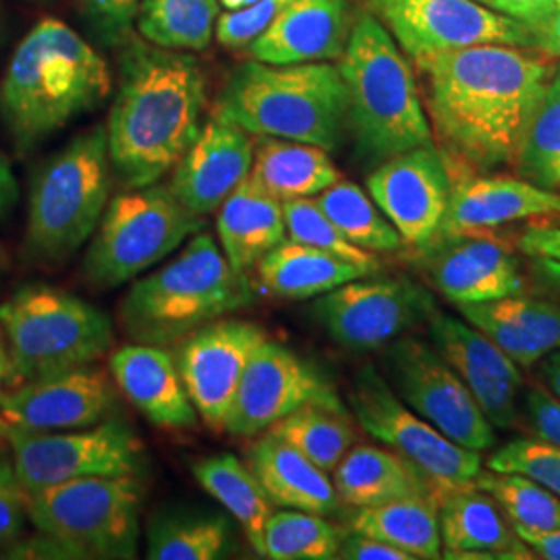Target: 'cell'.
I'll return each mask as SVG.
<instances>
[{"mask_svg":"<svg viewBox=\"0 0 560 560\" xmlns=\"http://www.w3.org/2000/svg\"><path fill=\"white\" fill-rule=\"evenodd\" d=\"M221 0H140L136 25L143 40L166 50H203L214 38Z\"/></svg>","mask_w":560,"mask_h":560,"instance_id":"8d00e7d4","label":"cell"},{"mask_svg":"<svg viewBox=\"0 0 560 560\" xmlns=\"http://www.w3.org/2000/svg\"><path fill=\"white\" fill-rule=\"evenodd\" d=\"M332 483L339 501L353 509L421 494L436 497L434 486L411 463L390 448L372 444L351 446L335 467Z\"/></svg>","mask_w":560,"mask_h":560,"instance_id":"f546056e","label":"cell"},{"mask_svg":"<svg viewBox=\"0 0 560 560\" xmlns=\"http://www.w3.org/2000/svg\"><path fill=\"white\" fill-rule=\"evenodd\" d=\"M365 185L407 247L418 249L441 233L451 201V173L434 141L381 162Z\"/></svg>","mask_w":560,"mask_h":560,"instance_id":"d6986e66","label":"cell"},{"mask_svg":"<svg viewBox=\"0 0 560 560\" xmlns=\"http://www.w3.org/2000/svg\"><path fill=\"white\" fill-rule=\"evenodd\" d=\"M25 515V490L13 460L0 459V544L20 536Z\"/></svg>","mask_w":560,"mask_h":560,"instance_id":"bcb514c9","label":"cell"},{"mask_svg":"<svg viewBox=\"0 0 560 560\" xmlns=\"http://www.w3.org/2000/svg\"><path fill=\"white\" fill-rule=\"evenodd\" d=\"M515 534L527 544L534 559L560 560V527L555 529H525L515 527Z\"/></svg>","mask_w":560,"mask_h":560,"instance_id":"f5cc1de1","label":"cell"},{"mask_svg":"<svg viewBox=\"0 0 560 560\" xmlns=\"http://www.w3.org/2000/svg\"><path fill=\"white\" fill-rule=\"evenodd\" d=\"M117 384L94 365L0 393V436L96 425L117 407Z\"/></svg>","mask_w":560,"mask_h":560,"instance_id":"e0dca14e","label":"cell"},{"mask_svg":"<svg viewBox=\"0 0 560 560\" xmlns=\"http://www.w3.org/2000/svg\"><path fill=\"white\" fill-rule=\"evenodd\" d=\"M4 439L25 494L81 478L138 476L143 467V442L120 420L60 432H18Z\"/></svg>","mask_w":560,"mask_h":560,"instance_id":"7c38bea8","label":"cell"},{"mask_svg":"<svg viewBox=\"0 0 560 560\" xmlns=\"http://www.w3.org/2000/svg\"><path fill=\"white\" fill-rule=\"evenodd\" d=\"M525 416L538 439L560 446V399L548 388H529L525 393Z\"/></svg>","mask_w":560,"mask_h":560,"instance_id":"7dc6e473","label":"cell"},{"mask_svg":"<svg viewBox=\"0 0 560 560\" xmlns=\"http://www.w3.org/2000/svg\"><path fill=\"white\" fill-rule=\"evenodd\" d=\"M349 405L361 428L376 441L411 463L434 486L436 499L444 490L474 483L481 471V455L446 439L397 397L374 365L358 370Z\"/></svg>","mask_w":560,"mask_h":560,"instance_id":"8fae6325","label":"cell"},{"mask_svg":"<svg viewBox=\"0 0 560 560\" xmlns=\"http://www.w3.org/2000/svg\"><path fill=\"white\" fill-rule=\"evenodd\" d=\"M252 133L233 120L212 115L175 166L171 191L191 212L206 217L221 208L245 179L254 162Z\"/></svg>","mask_w":560,"mask_h":560,"instance_id":"7402d4cb","label":"cell"},{"mask_svg":"<svg viewBox=\"0 0 560 560\" xmlns=\"http://www.w3.org/2000/svg\"><path fill=\"white\" fill-rule=\"evenodd\" d=\"M214 115L252 136L314 143L335 150L347 125V88L328 60L243 62L229 78Z\"/></svg>","mask_w":560,"mask_h":560,"instance_id":"5b68a950","label":"cell"},{"mask_svg":"<svg viewBox=\"0 0 560 560\" xmlns=\"http://www.w3.org/2000/svg\"><path fill=\"white\" fill-rule=\"evenodd\" d=\"M217 233L231 268L247 275L270 249L287 240L282 201L266 194L247 175L222 201Z\"/></svg>","mask_w":560,"mask_h":560,"instance_id":"f1b7e54d","label":"cell"},{"mask_svg":"<svg viewBox=\"0 0 560 560\" xmlns=\"http://www.w3.org/2000/svg\"><path fill=\"white\" fill-rule=\"evenodd\" d=\"M106 138L127 187L154 185L177 166L203 127L206 73L200 60L127 36Z\"/></svg>","mask_w":560,"mask_h":560,"instance_id":"7a4b0ae2","label":"cell"},{"mask_svg":"<svg viewBox=\"0 0 560 560\" xmlns=\"http://www.w3.org/2000/svg\"><path fill=\"white\" fill-rule=\"evenodd\" d=\"M513 168L521 179L560 191V71L548 81L525 127Z\"/></svg>","mask_w":560,"mask_h":560,"instance_id":"f35d334b","label":"cell"},{"mask_svg":"<svg viewBox=\"0 0 560 560\" xmlns=\"http://www.w3.org/2000/svg\"><path fill=\"white\" fill-rule=\"evenodd\" d=\"M559 71H560V65H559Z\"/></svg>","mask_w":560,"mask_h":560,"instance_id":"be15d7a7","label":"cell"},{"mask_svg":"<svg viewBox=\"0 0 560 560\" xmlns=\"http://www.w3.org/2000/svg\"><path fill=\"white\" fill-rule=\"evenodd\" d=\"M423 106L444 159L467 171L513 166L521 138L555 75L532 48L478 44L416 57Z\"/></svg>","mask_w":560,"mask_h":560,"instance_id":"6da1fadb","label":"cell"},{"mask_svg":"<svg viewBox=\"0 0 560 560\" xmlns=\"http://www.w3.org/2000/svg\"><path fill=\"white\" fill-rule=\"evenodd\" d=\"M550 221L557 222V224H560V217H559V219H550Z\"/></svg>","mask_w":560,"mask_h":560,"instance_id":"6125c7cd","label":"cell"},{"mask_svg":"<svg viewBox=\"0 0 560 560\" xmlns=\"http://www.w3.org/2000/svg\"><path fill=\"white\" fill-rule=\"evenodd\" d=\"M517 247L529 258L560 261V224L544 221L525 226L517 237Z\"/></svg>","mask_w":560,"mask_h":560,"instance_id":"681fc988","label":"cell"},{"mask_svg":"<svg viewBox=\"0 0 560 560\" xmlns=\"http://www.w3.org/2000/svg\"><path fill=\"white\" fill-rule=\"evenodd\" d=\"M552 7H560V0H552ZM552 7H550V9H552Z\"/></svg>","mask_w":560,"mask_h":560,"instance_id":"94428289","label":"cell"},{"mask_svg":"<svg viewBox=\"0 0 560 560\" xmlns=\"http://www.w3.org/2000/svg\"><path fill=\"white\" fill-rule=\"evenodd\" d=\"M337 67L347 88V125L361 159L384 162L434 141L413 67L370 11L353 20Z\"/></svg>","mask_w":560,"mask_h":560,"instance_id":"277c9868","label":"cell"},{"mask_svg":"<svg viewBox=\"0 0 560 560\" xmlns=\"http://www.w3.org/2000/svg\"><path fill=\"white\" fill-rule=\"evenodd\" d=\"M18 201V180L9 161L0 154V217L7 214Z\"/></svg>","mask_w":560,"mask_h":560,"instance_id":"11a10c76","label":"cell"},{"mask_svg":"<svg viewBox=\"0 0 560 560\" xmlns=\"http://www.w3.org/2000/svg\"><path fill=\"white\" fill-rule=\"evenodd\" d=\"M106 127L96 125L42 164L32 183L25 249L34 260H69L98 229L110 196Z\"/></svg>","mask_w":560,"mask_h":560,"instance_id":"52a82bcc","label":"cell"},{"mask_svg":"<svg viewBox=\"0 0 560 560\" xmlns=\"http://www.w3.org/2000/svg\"><path fill=\"white\" fill-rule=\"evenodd\" d=\"M432 284L455 305L520 295V258L504 241L486 231H441L418 247Z\"/></svg>","mask_w":560,"mask_h":560,"instance_id":"ffe728a7","label":"cell"},{"mask_svg":"<svg viewBox=\"0 0 560 560\" xmlns=\"http://www.w3.org/2000/svg\"><path fill=\"white\" fill-rule=\"evenodd\" d=\"M261 434L247 451V465L272 504L322 517L337 513L339 494L328 474L272 432Z\"/></svg>","mask_w":560,"mask_h":560,"instance_id":"83f0119b","label":"cell"},{"mask_svg":"<svg viewBox=\"0 0 560 560\" xmlns=\"http://www.w3.org/2000/svg\"><path fill=\"white\" fill-rule=\"evenodd\" d=\"M532 270L536 277L559 298L560 301V261L550 258H532Z\"/></svg>","mask_w":560,"mask_h":560,"instance_id":"9f6ffc18","label":"cell"},{"mask_svg":"<svg viewBox=\"0 0 560 560\" xmlns=\"http://www.w3.org/2000/svg\"><path fill=\"white\" fill-rule=\"evenodd\" d=\"M233 523L219 511L175 506L154 515L148 527L150 560H219L231 555Z\"/></svg>","mask_w":560,"mask_h":560,"instance_id":"d6a6232c","label":"cell"},{"mask_svg":"<svg viewBox=\"0 0 560 560\" xmlns=\"http://www.w3.org/2000/svg\"><path fill=\"white\" fill-rule=\"evenodd\" d=\"M284 224H287V237L300 241L305 245L318 247L328 254H335L339 258L353 261L361 266L368 275H376L381 270V261L374 258V254L363 252L351 241L345 240V235L335 226L316 200L312 198H298V200L282 201Z\"/></svg>","mask_w":560,"mask_h":560,"instance_id":"b9f144b4","label":"cell"},{"mask_svg":"<svg viewBox=\"0 0 560 560\" xmlns=\"http://www.w3.org/2000/svg\"><path fill=\"white\" fill-rule=\"evenodd\" d=\"M345 532L316 513L272 511L264 527L261 559L332 560L339 557Z\"/></svg>","mask_w":560,"mask_h":560,"instance_id":"ab89813d","label":"cell"},{"mask_svg":"<svg viewBox=\"0 0 560 560\" xmlns=\"http://www.w3.org/2000/svg\"><path fill=\"white\" fill-rule=\"evenodd\" d=\"M0 342H2V340H0Z\"/></svg>","mask_w":560,"mask_h":560,"instance_id":"e7e4bbea","label":"cell"},{"mask_svg":"<svg viewBox=\"0 0 560 560\" xmlns=\"http://www.w3.org/2000/svg\"><path fill=\"white\" fill-rule=\"evenodd\" d=\"M249 179L280 201L314 198L340 180L328 150L314 143L261 138L254 148Z\"/></svg>","mask_w":560,"mask_h":560,"instance_id":"1f68e13d","label":"cell"},{"mask_svg":"<svg viewBox=\"0 0 560 560\" xmlns=\"http://www.w3.org/2000/svg\"><path fill=\"white\" fill-rule=\"evenodd\" d=\"M280 441L291 444L303 457L332 474L358 439L347 409L307 402L268 428Z\"/></svg>","mask_w":560,"mask_h":560,"instance_id":"d590c367","label":"cell"},{"mask_svg":"<svg viewBox=\"0 0 560 560\" xmlns=\"http://www.w3.org/2000/svg\"><path fill=\"white\" fill-rule=\"evenodd\" d=\"M363 2L409 59L478 44H506L536 50V38L527 23L486 9L476 0Z\"/></svg>","mask_w":560,"mask_h":560,"instance_id":"9a60e30c","label":"cell"},{"mask_svg":"<svg viewBox=\"0 0 560 560\" xmlns=\"http://www.w3.org/2000/svg\"><path fill=\"white\" fill-rule=\"evenodd\" d=\"M463 320L476 326L521 370L536 368L560 349V305L536 298H502L486 303H459Z\"/></svg>","mask_w":560,"mask_h":560,"instance_id":"4316f807","label":"cell"},{"mask_svg":"<svg viewBox=\"0 0 560 560\" xmlns=\"http://www.w3.org/2000/svg\"><path fill=\"white\" fill-rule=\"evenodd\" d=\"M527 25L534 32L536 50L550 59H560V7L548 9Z\"/></svg>","mask_w":560,"mask_h":560,"instance_id":"816d5d0a","label":"cell"},{"mask_svg":"<svg viewBox=\"0 0 560 560\" xmlns=\"http://www.w3.org/2000/svg\"><path fill=\"white\" fill-rule=\"evenodd\" d=\"M428 328L434 349L469 388L486 420L501 430L515 428L525 386L520 365L476 326L439 307L430 314Z\"/></svg>","mask_w":560,"mask_h":560,"instance_id":"44dd1931","label":"cell"},{"mask_svg":"<svg viewBox=\"0 0 560 560\" xmlns=\"http://www.w3.org/2000/svg\"><path fill=\"white\" fill-rule=\"evenodd\" d=\"M451 173V201L441 231H490L509 222L559 219L560 191L511 175Z\"/></svg>","mask_w":560,"mask_h":560,"instance_id":"603a6c76","label":"cell"},{"mask_svg":"<svg viewBox=\"0 0 560 560\" xmlns=\"http://www.w3.org/2000/svg\"><path fill=\"white\" fill-rule=\"evenodd\" d=\"M444 559H534L497 501L476 483L439 497Z\"/></svg>","mask_w":560,"mask_h":560,"instance_id":"484cf974","label":"cell"},{"mask_svg":"<svg viewBox=\"0 0 560 560\" xmlns=\"http://www.w3.org/2000/svg\"><path fill=\"white\" fill-rule=\"evenodd\" d=\"M261 289L280 300H312L349 280L372 277L353 261L300 241H280L258 261Z\"/></svg>","mask_w":560,"mask_h":560,"instance_id":"4dcf8cb0","label":"cell"},{"mask_svg":"<svg viewBox=\"0 0 560 560\" xmlns=\"http://www.w3.org/2000/svg\"><path fill=\"white\" fill-rule=\"evenodd\" d=\"M9 559H78V555L65 544L48 534L38 538L20 541L7 550Z\"/></svg>","mask_w":560,"mask_h":560,"instance_id":"f907efd6","label":"cell"},{"mask_svg":"<svg viewBox=\"0 0 560 560\" xmlns=\"http://www.w3.org/2000/svg\"><path fill=\"white\" fill-rule=\"evenodd\" d=\"M481 7L529 23L552 7V0H476Z\"/></svg>","mask_w":560,"mask_h":560,"instance_id":"db71d44e","label":"cell"},{"mask_svg":"<svg viewBox=\"0 0 560 560\" xmlns=\"http://www.w3.org/2000/svg\"><path fill=\"white\" fill-rule=\"evenodd\" d=\"M384 365L397 397L446 439L476 453L494 448V425L434 347L399 337L384 347Z\"/></svg>","mask_w":560,"mask_h":560,"instance_id":"4fadbf2b","label":"cell"},{"mask_svg":"<svg viewBox=\"0 0 560 560\" xmlns=\"http://www.w3.org/2000/svg\"><path fill=\"white\" fill-rule=\"evenodd\" d=\"M351 25L349 0H291L247 48L252 59L270 65L340 59Z\"/></svg>","mask_w":560,"mask_h":560,"instance_id":"cb8c5ba5","label":"cell"},{"mask_svg":"<svg viewBox=\"0 0 560 560\" xmlns=\"http://www.w3.org/2000/svg\"><path fill=\"white\" fill-rule=\"evenodd\" d=\"M0 324L21 382L94 365L115 345L113 320L102 310L50 284L21 287L0 305Z\"/></svg>","mask_w":560,"mask_h":560,"instance_id":"ba28073f","label":"cell"},{"mask_svg":"<svg viewBox=\"0 0 560 560\" xmlns=\"http://www.w3.org/2000/svg\"><path fill=\"white\" fill-rule=\"evenodd\" d=\"M252 2H256V0H221V4H224L229 11H237V9H243Z\"/></svg>","mask_w":560,"mask_h":560,"instance_id":"91938a15","label":"cell"},{"mask_svg":"<svg viewBox=\"0 0 560 560\" xmlns=\"http://www.w3.org/2000/svg\"><path fill=\"white\" fill-rule=\"evenodd\" d=\"M486 469L520 474L560 497V446L544 439H515L497 448Z\"/></svg>","mask_w":560,"mask_h":560,"instance_id":"7bdbcfd3","label":"cell"},{"mask_svg":"<svg viewBox=\"0 0 560 560\" xmlns=\"http://www.w3.org/2000/svg\"><path fill=\"white\" fill-rule=\"evenodd\" d=\"M108 368L120 393L150 423L164 430H187L198 423L177 361L161 345H122L110 355Z\"/></svg>","mask_w":560,"mask_h":560,"instance_id":"d4e9b609","label":"cell"},{"mask_svg":"<svg viewBox=\"0 0 560 560\" xmlns=\"http://www.w3.org/2000/svg\"><path fill=\"white\" fill-rule=\"evenodd\" d=\"M345 560H413L411 555L400 550L393 544L376 540L360 532L345 534L340 541L339 557Z\"/></svg>","mask_w":560,"mask_h":560,"instance_id":"c3c4849f","label":"cell"},{"mask_svg":"<svg viewBox=\"0 0 560 560\" xmlns=\"http://www.w3.org/2000/svg\"><path fill=\"white\" fill-rule=\"evenodd\" d=\"M191 471L201 488L214 501L221 502L226 513L240 523L249 546L261 557L264 527L275 511V504L264 492L249 465L233 455H217L198 460Z\"/></svg>","mask_w":560,"mask_h":560,"instance_id":"e575fe53","label":"cell"},{"mask_svg":"<svg viewBox=\"0 0 560 560\" xmlns=\"http://www.w3.org/2000/svg\"><path fill=\"white\" fill-rule=\"evenodd\" d=\"M110 88V69L101 52L67 23L44 20L11 57L0 108L20 148H30L101 106Z\"/></svg>","mask_w":560,"mask_h":560,"instance_id":"3957f363","label":"cell"},{"mask_svg":"<svg viewBox=\"0 0 560 560\" xmlns=\"http://www.w3.org/2000/svg\"><path fill=\"white\" fill-rule=\"evenodd\" d=\"M307 402L347 409L335 382L314 361L266 340L247 363L222 432L258 436Z\"/></svg>","mask_w":560,"mask_h":560,"instance_id":"2e32d148","label":"cell"},{"mask_svg":"<svg viewBox=\"0 0 560 560\" xmlns=\"http://www.w3.org/2000/svg\"><path fill=\"white\" fill-rule=\"evenodd\" d=\"M252 301L245 275L231 268L210 233H196L179 256L138 277L120 303L127 335L148 345H175Z\"/></svg>","mask_w":560,"mask_h":560,"instance_id":"8992f818","label":"cell"},{"mask_svg":"<svg viewBox=\"0 0 560 560\" xmlns=\"http://www.w3.org/2000/svg\"><path fill=\"white\" fill-rule=\"evenodd\" d=\"M291 0H256L237 11L219 15L214 36L224 48H243L261 36Z\"/></svg>","mask_w":560,"mask_h":560,"instance_id":"ee69618b","label":"cell"},{"mask_svg":"<svg viewBox=\"0 0 560 560\" xmlns=\"http://www.w3.org/2000/svg\"><path fill=\"white\" fill-rule=\"evenodd\" d=\"M436 310L428 289L407 277H360L320 295L312 314L349 351H374L428 322Z\"/></svg>","mask_w":560,"mask_h":560,"instance_id":"5bb4252c","label":"cell"},{"mask_svg":"<svg viewBox=\"0 0 560 560\" xmlns=\"http://www.w3.org/2000/svg\"><path fill=\"white\" fill-rule=\"evenodd\" d=\"M140 511L138 476L81 478L25 494L40 534L65 541L78 559H136Z\"/></svg>","mask_w":560,"mask_h":560,"instance_id":"30bf717a","label":"cell"},{"mask_svg":"<svg viewBox=\"0 0 560 560\" xmlns=\"http://www.w3.org/2000/svg\"><path fill=\"white\" fill-rule=\"evenodd\" d=\"M538 374L541 381L546 382L548 390L560 399V349L548 353L544 360L538 363Z\"/></svg>","mask_w":560,"mask_h":560,"instance_id":"6f0895ef","label":"cell"},{"mask_svg":"<svg viewBox=\"0 0 560 560\" xmlns=\"http://www.w3.org/2000/svg\"><path fill=\"white\" fill-rule=\"evenodd\" d=\"M203 217L185 208L171 187H129L104 210L83 258V275L101 289L141 277L203 229Z\"/></svg>","mask_w":560,"mask_h":560,"instance_id":"9c48e42d","label":"cell"},{"mask_svg":"<svg viewBox=\"0 0 560 560\" xmlns=\"http://www.w3.org/2000/svg\"><path fill=\"white\" fill-rule=\"evenodd\" d=\"M85 15L106 44H120L131 36L140 0H83Z\"/></svg>","mask_w":560,"mask_h":560,"instance_id":"f6af8a7d","label":"cell"},{"mask_svg":"<svg viewBox=\"0 0 560 560\" xmlns=\"http://www.w3.org/2000/svg\"><path fill=\"white\" fill-rule=\"evenodd\" d=\"M349 525L351 532L393 544L413 560L442 559L439 501L432 494L355 509Z\"/></svg>","mask_w":560,"mask_h":560,"instance_id":"836d02e7","label":"cell"},{"mask_svg":"<svg viewBox=\"0 0 560 560\" xmlns=\"http://www.w3.org/2000/svg\"><path fill=\"white\" fill-rule=\"evenodd\" d=\"M316 203L335 226L363 252H397L405 243L376 201L351 180H337L316 196Z\"/></svg>","mask_w":560,"mask_h":560,"instance_id":"74e56055","label":"cell"},{"mask_svg":"<svg viewBox=\"0 0 560 560\" xmlns=\"http://www.w3.org/2000/svg\"><path fill=\"white\" fill-rule=\"evenodd\" d=\"M474 483L497 501L511 525L525 529L560 527V497L540 483L520 474H499L490 469H481Z\"/></svg>","mask_w":560,"mask_h":560,"instance_id":"60d3db41","label":"cell"},{"mask_svg":"<svg viewBox=\"0 0 560 560\" xmlns=\"http://www.w3.org/2000/svg\"><path fill=\"white\" fill-rule=\"evenodd\" d=\"M266 340V330L254 322L219 318L180 342V381L198 416L212 430L222 432L243 372Z\"/></svg>","mask_w":560,"mask_h":560,"instance_id":"ac0fdd59","label":"cell"},{"mask_svg":"<svg viewBox=\"0 0 560 560\" xmlns=\"http://www.w3.org/2000/svg\"><path fill=\"white\" fill-rule=\"evenodd\" d=\"M13 376V365H11V358L9 351L2 347L0 342V393L4 390V384Z\"/></svg>","mask_w":560,"mask_h":560,"instance_id":"680465c9","label":"cell"}]
</instances>
